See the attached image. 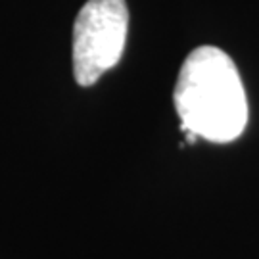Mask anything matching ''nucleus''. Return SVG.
Here are the masks:
<instances>
[{
    "mask_svg": "<svg viewBox=\"0 0 259 259\" xmlns=\"http://www.w3.org/2000/svg\"><path fill=\"white\" fill-rule=\"evenodd\" d=\"M175 110L181 129L225 144L248 125V98L231 56L215 47H200L186 56L175 84Z\"/></svg>",
    "mask_w": 259,
    "mask_h": 259,
    "instance_id": "obj_1",
    "label": "nucleus"
},
{
    "mask_svg": "<svg viewBox=\"0 0 259 259\" xmlns=\"http://www.w3.org/2000/svg\"><path fill=\"white\" fill-rule=\"evenodd\" d=\"M129 29L125 0H89L73 25V75L91 87L123 56Z\"/></svg>",
    "mask_w": 259,
    "mask_h": 259,
    "instance_id": "obj_2",
    "label": "nucleus"
}]
</instances>
